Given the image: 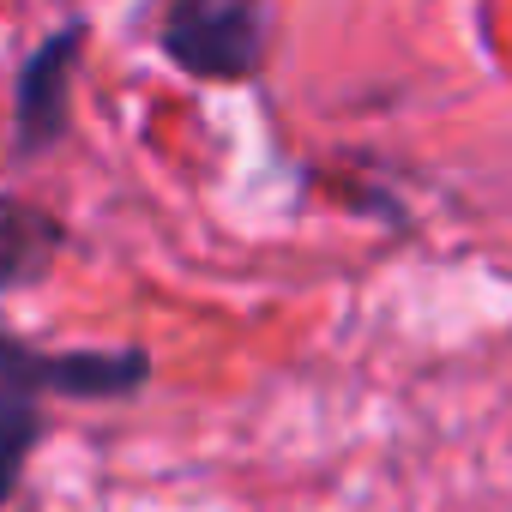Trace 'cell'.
<instances>
[{
    "mask_svg": "<svg viewBox=\"0 0 512 512\" xmlns=\"http://www.w3.org/2000/svg\"><path fill=\"white\" fill-rule=\"evenodd\" d=\"M145 380V356H43L0 338V404H43V398H127Z\"/></svg>",
    "mask_w": 512,
    "mask_h": 512,
    "instance_id": "1",
    "label": "cell"
},
{
    "mask_svg": "<svg viewBox=\"0 0 512 512\" xmlns=\"http://www.w3.org/2000/svg\"><path fill=\"white\" fill-rule=\"evenodd\" d=\"M169 49L193 73H247L260 55V25L247 0H181L169 19Z\"/></svg>",
    "mask_w": 512,
    "mask_h": 512,
    "instance_id": "2",
    "label": "cell"
},
{
    "mask_svg": "<svg viewBox=\"0 0 512 512\" xmlns=\"http://www.w3.org/2000/svg\"><path fill=\"white\" fill-rule=\"evenodd\" d=\"M61 229L19 199H0V290H19L31 278H43V266L55 260Z\"/></svg>",
    "mask_w": 512,
    "mask_h": 512,
    "instance_id": "3",
    "label": "cell"
}]
</instances>
